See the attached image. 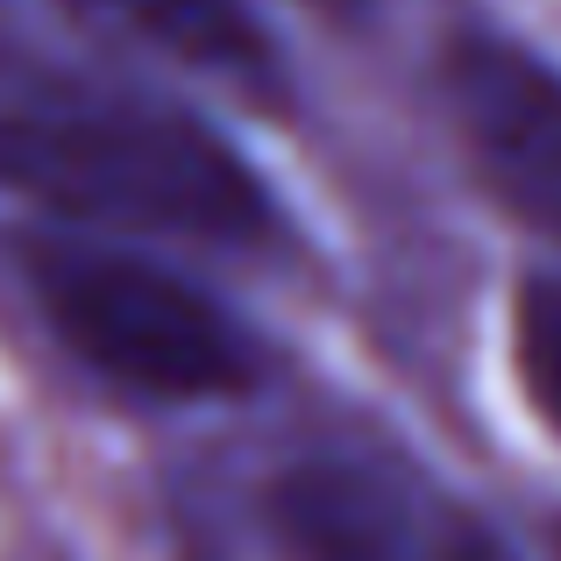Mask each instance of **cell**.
I'll use <instances>...</instances> for the list:
<instances>
[{
  "label": "cell",
  "instance_id": "cell-1",
  "mask_svg": "<svg viewBox=\"0 0 561 561\" xmlns=\"http://www.w3.org/2000/svg\"><path fill=\"white\" fill-rule=\"evenodd\" d=\"M0 192L93 228L277 242V199L192 107L28 43H0Z\"/></svg>",
  "mask_w": 561,
  "mask_h": 561
},
{
  "label": "cell",
  "instance_id": "cell-6",
  "mask_svg": "<svg viewBox=\"0 0 561 561\" xmlns=\"http://www.w3.org/2000/svg\"><path fill=\"white\" fill-rule=\"evenodd\" d=\"M512 363L534 398V412L561 434V277L534 271L512 306Z\"/></svg>",
  "mask_w": 561,
  "mask_h": 561
},
{
  "label": "cell",
  "instance_id": "cell-3",
  "mask_svg": "<svg viewBox=\"0 0 561 561\" xmlns=\"http://www.w3.org/2000/svg\"><path fill=\"white\" fill-rule=\"evenodd\" d=\"M263 526L285 561H519L426 469L363 448L285 462L263 491Z\"/></svg>",
  "mask_w": 561,
  "mask_h": 561
},
{
  "label": "cell",
  "instance_id": "cell-8",
  "mask_svg": "<svg viewBox=\"0 0 561 561\" xmlns=\"http://www.w3.org/2000/svg\"><path fill=\"white\" fill-rule=\"evenodd\" d=\"M192 561H206V554H192Z\"/></svg>",
  "mask_w": 561,
  "mask_h": 561
},
{
  "label": "cell",
  "instance_id": "cell-4",
  "mask_svg": "<svg viewBox=\"0 0 561 561\" xmlns=\"http://www.w3.org/2000/svg\"><path fill=\"white\" fill-rule=\"evenodd\" d=\"M440 85L497 199L561 234V71L512 36H455Z\"/></svg>",
  "mask_w": 561,
  "mask_h": 561
},
{
  "label": "cell",
  "instance_id": "cell-7",
  "mask_svg": "<svg viewBox=\"0 0 561 561\" xmlns=\"http://www.w3.org/2000/svg\"><path fill=\"white\" fill-rule=\"evenodd\" d=\"M320 8H328V14H348V22H363V14H377L383 0H320Z\"/></svg>",
  "mask_w": 561,
  "mask_h": 561
},
{
  "label": "cell",
  "instance_id": "cell-2",
  "mask_svg": "<svg viewBox=\"0 0 561 561\" xmlns=\"http://www.w3.org/2000/svg\"><path fill=\"white\" fill-rule=\"evenodd\" d=\"M28 291L57 342L93 377L136 398H228L263 377V348L228 306H214L192 277L136 249L43 234L22 249Z\"/></svg>",
  "mask_w": 561,
  "mask_h": 561
},
{
  "label": "cell",
  "instance_id": "cell-5",
  "mask_svg": "<svg viewBox=\"0 0 561 561\" xmlns=\"http://www.w3.org/2000/svg\"><path fill=\"white\" fill-rule=\"evenodd\" d=\"M114 8L157 50L185 57V65L214 71V79L256 85V93L277 85V50H271V36H263L249 0H114Z\"/></svg>",
  "mask_w": 561,
  "mask_h": 561
}]
</instances>
